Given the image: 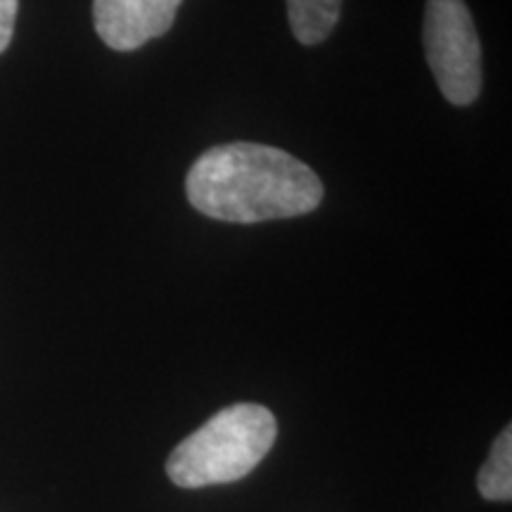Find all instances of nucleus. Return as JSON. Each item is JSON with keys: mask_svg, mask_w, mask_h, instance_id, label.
Returning <instances> with one entry per match:
<instances>
[{"mask_svg": "<svg viewBox=\"0 0 512 512\" xmlns=\"http://www.w3.org/2000/svg\"><path fill=\"white\" fill-rule=\"evenodd\" d=\"M185 195L209 219L264 223L311 214L323 202V183L290 152L228 143L211 147L190 166Z\"/></svg>", "mask_w": 512, "mask_h": 512, "instance_id": "obj_1", "label": "nucleus"}, {"mask_svg": "<svg viewBox=\"0 0 512 512\" xmlns=\"http://www.w3.org/2000/svg\"><path fill=\"white\" fill-rule=\"evenodd\" d=\"M19 0H0V53L10 46L12 34H15Z\"/></svg>", "mask_w": 512, "mask_h": 512, "instance_id": "obj_7", "label": "nucleus"}, {"mask_svg": "<svg viewBox=\"0 0 512 512\" xmlns=\"http://www.w3.org/2000/svg\"><path fill=\"white\" fill-rule=\"evenodd\" d=\"M275 437L278 422L266 406L233 403L171 451L166 475L181 489L238 482L268 456Z\"/></svg>", "mask_w": 512, "mask_h": 512, "instance_id": "obj_2", "label": "nucleus"}, {"mask_svg": "<svg viewBox=\"0 0 512 512\" xmlns=\"http://www.w3.org/2000/svg\"><path fill=\"white\" fill-rule=\"evenodd\" d=\"M477 489L486 501H512V430L510 425L498 434L491 446L489 460L477 475Z\"/></svg>", "mask_w": 512, "mask_h": 512, "instance_id": "obj_6", "label": "nucleus"}, {"mask_svg": "<svg viewBox=\"0 0 512 512\" xmlns=\"http://www.w3.org/2000/svg\"><path fill=\"white\" fill-rule=\"evenodd\" d=\"M422 41L441 95L458 107L475 102L482 91V43L465 0H427Z\"/></svg>", "mask_w": 512, "mask_h": 512, "instance_id": "obj_3", "label": "nucleus"}, {"mask_svg": "<svg viewBox=\"0 0 512 512\" xmlns=\"http://www.w3.org/2000/svg\"><path fill=\"white\" fill-rule=\"evenodd\" d=\"M342 0H287L292 34L304 46H318L337 27Z\"/></svg>", "mask_w": 512, "mask_h": 512, "instance_id": "obj_5", "label": "nucleus"}, {"mask_svg": "<svg viewBox=\"0 0 512 512\" xmlns=\"http://www.w3.org/2000/svg\"><path fill=\"white\" fill-rule=\"evenodd\" d=\"M183 0H93L95 31L119 53L143 48L174 27Z\"/></svg>", "mask_w": 512, "mask_h": 512, "instance_id": "obj_4", "label": "nucleus"}]
</instances>
